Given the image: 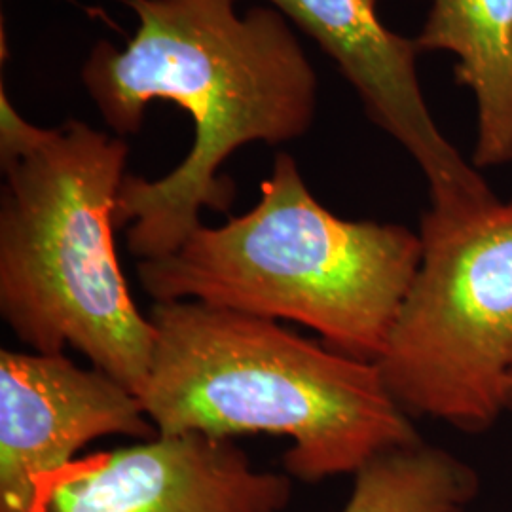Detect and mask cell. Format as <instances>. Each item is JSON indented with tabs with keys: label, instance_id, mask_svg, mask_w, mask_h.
Segmentation results:
<instances>
[{
	"label": "cell",
	"instance_id": "obj_6",
	"mask_svg": "<svg viewBox=\"0 0 512 512\" xmlns=\"http://www.w3.org/2000/svg\"><path fill=\"white\" fill-rule=\"evenodd\" d=\"M103 437L148 440L141 399L65 353L0 351V512H50L59 478Z\"/></svg>",
	"mask_w": 512,
	"mask_h": 512
},
{
	"label": "cell",
	"instance_id": "obj_1",
	"mask_svg": "<svg viewBox=\"0 0 512 512\" xmlns=\"http://www.w3.org/2000/svg\"><path fill=\"white\" fill-rule=\"evenodd\" d=\"M139 19L124 50L93 46L82 82L118 137L143 128L154 101L190 116L186 158L156 181L126 175L116 226L141 260L177 251L202 226V209L230 211L236 186L220 175L249 143L306 135L317 112V74L291 21L272 6L243 14L238 0H122Z\"/></svg>",
	"mask_w": 512,
	"mask_h": 512
},
{
	"label": "cell",
	"instance_id": "obj_9",
	"mask_svg": "<svg viewBox=\"0 0 512 512\" xmlns=\"http://www.w3.org/2000/svg\"><path fill=\"white\" fill-rule=\"evenodd\" d=\"M418 52L458 57L456 80L476 101V169L512 162V0H433Z\"/></svg>",
	"mask_w": 512,
	"mask_h": 512
},
{
	"label": "cell",
	"instance_id": "obj_7",
	"mask_svg": "<svg viewBox=\"0 0 512 512\" xmlns=\"http://www.w3.org/2000/svg\"><path fill=\"white\" fill-rule=\"evenodd\" d=\"M317 42L361 97L368 118L420 165L429 213L467 219L499 198L435 124L421 92L414 40L387 29L380 0H266Z\"/></svg>",
	"mask_w": 512,
	"mask_h": 512
},
{
	"label": "cell",
	"instance_id": "obj_5",
	"mask_svg": "<svg viewBox=\"0 0 512 512\" xmlns=\"http://www.w3.org/2000/svg\"><path fill=\"white\" fill-rule=\"evenodd\" d=\"M421 262L389 336L385 384L410 416L484 433L512 380V200L421 217Z\"/></svg>",
	"mask_w": 512,
	"mask_h": 512
},
{
	"label": "cell",
	"instance_id": "obj_8",
	"mask_svg": "<svg viewBox=\"0 0 512 512\" xmlns=\"http://www.w3.org/2000/svg\"><path fill=\"white\" fill-rule=\"evenodd\" d=\"M287 473L256 469L234 439L158 435L76 459L50 512H283Z\"/></svg>",
	"mask_w": 512,
	"mask_h": 512
},
{
	"label": "cell",
	"instance_id": "obj_2",
	"mask_svg": "<svg viewBox=\"0 0 512 512\" xmlns=\"http://www.w3.org/2000/svg\"><path fill=\"white\" fill-rule=\"evenodd\" d=\"M150 321L156 342L139 399L158 435L287 437L285 473L308 484L421 442L378 363L202 302H156Z\"/></svg>",
	"mask_w": 512,
	"mask_h": 512
},
{
	"label": "cell",
	"instance_id": "obj_11",
	"mask_svg": "<svg viewBox=\"0 0 512 512\" xmlns=\"http://www.w3.org/2000/svg\"><path fill=\"white\" fill-rule=\"evenodd\" d=\"M507 412H512V380L509 384V393H507Z\"/></svg>",
	"mask_w": 512,
	"mask_h": 512
},
{
	"label": "cell",
	"instance_id": "obj_4",
	"mask_svg": "<svg viewBox=\"0 0 512 512\" xmlns=\"http://www.w3.org/2000/svg\"><path fill=\"white\" fill-rule=\"evenodd\" d=\"M421 262L418 232L346 220L317 202L293 156H275L260 200L226 224L141 260L156 302H202L315 330L327 346L378 363Z\"/></svg>",
	"mask_w": 512,
	"mask_h": 512
},
{
	"label": "cell",
	"instance_id": "obj_10",
	"mask_svg": "<svg viewBox=\"0 0 512 512\" xmlns=\"http://www.w3.org/2000/svg\"><path fill=\"white\" fill-rule=\"evenodd\" d=\"M353 478L342 512H465L480 492L471 465L423 440L370 459Z\"/></svg>",
	"mask_w": 512,
	"mask_h": 512
},
{
	"label": "cell",
	"instance_id": "obj_3",
	"mask_svg": "<svg viewBox=\"0 0 512 512\" xmlns=\"http://www.w3.org/2000/svg\"><path fill=\"white\" fill-rule=\"evenodd\" d=\"M124 137L27 122L0 92V315L38 353L73 348L137 397L156 334L116 253Z\"/></svg>",
	"mask_w": 512,
	"mask_h": 512
}]
</instances>
